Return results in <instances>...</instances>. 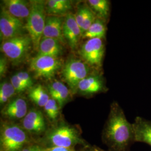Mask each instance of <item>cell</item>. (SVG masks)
I'll return each mask as SVG.
<instances>
[{
	"mask_svg": "<svg viewBox=\"0 0 151 151\" xmlns=\"http://www.w3.org/2000/svg\"><path fill=\"white\" fill-rule=\"evenodd\" d=\"M62 67V61L60 57L36 55L30 62V70L37 79H51Z\"/></svg>",
	"mask_w": 151,
	"mask_h": 151,
	"instance_id": "8992f818",
	"label": "cell"
},
{
	"mask_svg": "<svg viewBox=\"0 0 151 151\" xmlns=\"http://www.w3.org/2000/svg\"><path fill=\"white\" fill-rule=\"evenodd\" d=\"M84 151H97L96 149V146L92 147H88V148L84 150Z\"/></svg>",
	"mask_w": 151,
	"mask_h": 151,
	"instance_id": "4dcf8cb0",
	"label": "cell"
},
{
	"mask_svg": "<svg viewBox=\"0 0 151 151\" xmlns=\"http://www.w3.org/2000/svg\"><path fill=\"white\" fill-rule=\"evenodd\" d=\"M102 139L110 151H129L135 142L133 124L119 104L113 101L102 133Z\"/></svg>",
	"mask_w": 151,
	"mask_h": 151,
	"instance_id": "6da1fadb",
	"label": "cell"
},
{
	"mask_svg": "<svg viewBox=\"0 0 151 151\" xmlns=\"http://www.w3.org/2000/svg\"><path fill=\"white\" fill-rule=\"evenodd\" d=\"M33 48L29 34H24L2 42L1 51L14 65L20 64L26 60Z\"/></svg>",
	"mask_w": 151,
	"mask_h": 151,
	"instance_id": "5b68a950",
	"label": "cell"
},
{
	"mask_svg": "<svg viewBox=\"0 0 151 151\" xmlns=\"http://www.w3.org/2000/svg\"><path fill=\"white\" fill-rule=\"evenodd\" d=\"M45 148L38 145H31L25 147L21 151H45Z\"/></svg>",
	"mask_w": 151,
	"mask_h": 151,
	"instance_id": "f1b7e54d",
	"label": "cell"
},
{
	"mask_svg": "<svg viewBox=\"0 0 151 151\" xmlns=\"http://www.w3.org/2000/svg\"><path fill=\"white\" fill-rule=\"evenodd\" d=\"M30 11L25 24L26 31L32 42L33 49L38 51L40 42L43 37L44 29L47 17L45 1L32 0Z\"/></svg>",
	"mask_w": 151,
	"mask_h": 151,
	"instance_id": "7a4b0ae2",
	"label": "cell"
},
{
	"mask_svg": "<svg viewBox=\"0 0 151 151\" xmlns=\"http://www.w3.org/2000/svg\"><path fill=\"white\" fill-rule=\"evenodd\" d=\"M4 7L12 16L22 22L27 20L30 11V2L24 0H5L2 1Z\"/></svg>",
	"mask_w": 151,
	"mask_h": 151,
	"instance_id": "9a60e30c",
	"label": "cell"
},
{
	"mask_svg": "<svg viewBox=\"0 0 151 151\" xmlns=\"http://www.w3.org/2000/svg\"><path fill=\"white\" fill-rule=\"evenodd\" d=\"M11 82L4 81L0 85V103L1 105L8 103L9 100L16 93Z\"/></svg>",
	"mask_w": 151,
	"mask_h": 151,
	"instance_id": "cb8c5ba5",
	"label": "cell"
},
{
	"mask_svg": "<svg viewBox=\"0 0 151 151\" xmlns=\"http://www.w3.org/2000/svg\"><path fill=\"white\" fill-rule=\"evenodd\" d=\"M10 82L15 91L17 92H22L29 89V87L26 84L24 83L16 74L11 77Z\"/></svg>",
	"mask_w": 151,
	"mask_h": 151,
	"instance_id": "484cf974",
	"label": "cell"
},
{
	"mask_svg": "<svg viewBox=\"0 0 151 151\" xmlns=\"http://www.w3.org/2000/svg\"><path fill=\"white\" fill-rule=\"evenodd\" d=\"M90 68L87 63L78 59L68 60L62 68L65 81L73 91L77 90L79 83L88 76Z\"/></svg>",
	"mask_w": 151,
	"mask_h": 151,
	"instance_id": "52a82bcc",
	"label": "cell"
},
{
	"mask_svg": "<svg viewBox=\"0 0 151 151\" xmlns=\"http://www.w3.org/2000/svg\"><path fill=\"white\" fill-rule=\"evenodd\" d=\"M135 142L144 143L151 147V121L137 116L133 123Z\"/></svg>",
	"mask_w": 151,
	"mask_h": 151,
	"instance_id": "2e32d148",
	"label": "cell"
},
{
	"mask_svg": "<svg viewBox=\"0 0 151 151\" xmlns=\"http://www.w3.org/2000/svg\"><path fill=\"white\" fill-rule=\"evenodd\" d=\"M72 8V1L70 0H48L45 1L47 14L50 16L67 15Z\"/></svg>",
	"mask_w": 151,
	"mask_h": 151,
	"instance_id": "d6986e66",
	"label": "cell"
},
{
	"mask_svg": "<svg viewBox=\"0 0 151 151\" xmlns=\"http://www.w3.org/2000/svg\"><path fill=\"white\" fill-rule=\"evenodd\" d=\"M16 75L24 83L26 84L29 88H31L33 85V81L30 75L27 72H19L16 73Z\"/></svg>",
	"mask_w": 151,
	"mask_h": 151,
	"instance_id": "4316f807",
	"label": "cell"
},
{
	"mask_svg": "<svg viewBox=\"0 0 151 151\" xmlns=\"http://www.w3.org/2000/svg\"><path fill=\"white\" fill-rule=\"evenodd\" d=\"M62 43L54 38H42L39 45L37 56H51L60 57L63 52Z\"/></svg>",
	"mask_w": 151,
	"mask_h": 151,
	"instance_id": "ac0fdd59",
	"label": "cell"
},
{
	"mask_svg": "<svg viewBox=\"0 0 151 151\" xmlns=\"http://www.w3.org/2000/svg\"><path fill=\"white\" fill-rule=\"evenodd\" d=\"M45 142L48 147L73 148L77 145L85 143L76 128L65 123L58 124L49 130L45 136Z\"/></svg>",
	"mask_w": 151,
	"mask_h": 151,
	"instance_id": "3957f363",
	"label": "cell"
},
{
	"mask_svg": "<svg viewBox=\"0 0 151 151\" xmlns=\"http://www.w3.org/2000/svg\"><path fill=\"white\" fill-rule=\"evenodd\" d=\"M24 22L12 16L1 7L0 14V37L2 42L22 35L26 30Z\"/></svg>",
	"mask_w": 151,
	"mask_h": 151,
	"instance_id": "9c48e42d",
	"label": "cell"
},
{
	"mask_svg": "<svg viewBox=\"0 0 151 151\" xmlns=\"http://www.w3.org/2000/svg\"><path fill=\"white\" fill-rule=\"evenodd\" d=\"M44 108L50 119L54 120L57 118L60 113V107L58 103L53 99L50 98Z\"/></svg>",
	"mask_w": 151,
	"mask_h": 151,
	"instance_id": "d4e9b609",
	"label": "cell"
},
{
	"mask_svg": "<svg viewBox=\"0 0 151 151\" xmlns=\"http://www.w3.org/2000/svg\"><path fill=\"white\" fill-rule=\"evenodd\" d=\"M96 151H104L103 149H101V148H99L97 147H96Z\"/></svg>",
	"mask_w": 151,
	"mask_h": 151,
	"instance_id": "1f68e13d",
	"label": "cell"
},
{
	"mask_svg": "<svg viewBox=\"0 0 151 151\" xmlns=\"http://www.w3.org/2000/svg\"><path fill=\"white\" fill-rule=\"evenodd\" d=\"M77 90L82 94L88 95L106 91L105 79L100 74L88 76L80 82Z\"/></svg>",
	"mask_w": 151,
	"mask_h": 151,
	"instance_id": "7c38bea8",
	"label": "cell"
},
{
	"mask_svg": "<svg viewBox=\"0 0 151 151\" xmlns=\"http://www.w3.org/2000/svg\"><path fill=\"white\" fill-rule=\"evenodd\" d=\"M7 70V60L6 57L1 56L0 59V76L4 77Z\"/></svg>",
	"mask_w": 151,
	"mask_h": 151,
	"instance_id": "83f0119b",
	"label": "cell"
},
{
	"mask_svg": "<svg viewBox=\"0 0 151 151\" xmlns=\"http://www.w3.org/2000/svg\"><path fill=\"white\" fill-rule=\"evenodd\" d=\"M64 19L60 16H47L42 38H54L65 43L63 35V24Z\"/></svg>",
	"mask_w": 151,
	"mask_h": 151,
	"instance_id": "5bb4252c",
	"label": "cell"
},
{
	"mask_svg": "<svg viewBox=\"0 0 151 151\" xmlns=\"http://www.w3.org/2000/svg\"><path fill=\"white\" fill-rule=\"evenodd\" d=\"M27 113V102L22 97L9 102L1 110L2 115L10 119H23Z\"/></svg>",
	"mask_w": 151,
	"mask_h": 151,
	"instance_id": "4fadbf2b",
	"label": "cell"
},
{
	"mask_svg": "<svg viewBox=\"0 0 151 151\" xmlns=\"http://www.w3.org/2000/svg\"><path fill=\"white\" fill-rule=\"evenodd\" d=\"M22 127L27 132L40 134L46 130V124L42 113L37 109L30 110L22 120Z\"/></svg>",
	"mask_w": 151,
	"mask_h": 151,
	"instance_id": "8fae6325",
	"label": "cell"
},
{
	"mask_svg": "<svg viewBox=\"0 0 151 151\" xmlns=\"http://www.w3.org/2000/svg\"><path fill=\"white\" fill-rule=\"evenodd\" d=\"M105 52L104 39L100 38L88 39L79 50L80 55L85 62L96 68L101 67Z\"/></svg>",
	"mask_w": 151,
	"mask_h": 151,
	"instance_id": "ba28073f",
	"label": "cell"
},
{
	"mask_svg": "<svg viewBox=\"0 0 151 151\" xmlns=\"http://www.w3.org/2000/svg\"><path fill=\"white\" fill-rule=\"evenodd\" d=\"M106 22L99 18H97L86 32L83 34L82 38L88 39L94 38H100L104 39L106 37Z\"/></svg>",
	"mask_w": 151,
	"mask_h": 151,
	"instance_id": "603a6c76",
	"label": "cell"
},
{
	"mask_svg": "<svg viewBox=\"0 0 151 151\" xmlns=\"http://www.w3.org/2000/svg\"><path fill=\"white\" fill-rule=\"evenodd\" d=\"M88 4L92 11L99 18L106 22L110 12V2L108 0H89Z\"/></svg>",
	"mask_w": 151,
	"mask_h": 151,
	"instance_id": "44dd1931",
	"label": "cell"
},
{
	"mask_svg": "<svg viewBox=\"0 0 151 151\" xmlns=\"http://www.w3.org/2000/svg\"><path fill=\"white\" fill-rule=\"evenodd\" d=\"M28 142L27 132L22 127L11 122H1L0 151H21Z\"/></svg>",
	"mask_w": 151,
	"mask_h": 151,
	"instance_id": "277c9868",
	"label": "cell"
},
{
	"mask_svg": "<svg viewBox=\"0 0 151 151\" xmlns=\"http://www.w3.org/2000/svg\"><path fill=\"white\" fill-rule=\"evenodd\" d=\"M45 151H76L73 148L61 147H47Z\"/></svg>",
	"mask_w": 151,
	"mask_h": 151,
	"instance_id": "f546056e",
	"label": "cell"
},
{
	"mask_svg": "<svg viewBox=\"0 0 151 151\" xmlns=\"http://www.w3.org/2000/svg\"><path fill=\"white\" fill-rule=\"evenodd\" d=\"M63 35L65 41L73 50L77 48L80 39L82 38L81 29L76 22L75 14L71 12L65 15L64 19Z\"/></svg>",
	"mask_w": 151,
	"mask_h": 151,
	"instance_id": "30bf717a",
	"label": "cell"
},
{
	"mask_svg": "<svg viewBox=\"0 0 151 151\" xmlns=\"http://www.w3.org/2000/svg\"><path fill=\"white\" fill-rule=\"evenodd\" d=\"M75 16L76 22L81 29L82 35L97 19L91 7L85 4L78 7Z\"/></svg>",
	"mask_w": 151,
	"mask_h": 151,
	"instance_id": "e0dca14e",
	"label": "cell"
},
{
	"mask_svg": "<svg viewBox=\"0 0 151 151\" xmlns=\"http://www.w3.org/2000/svg\"><path fill=\"white\" fill-rule=\"evenodd\" d=\"M28 96L32 102L40 107H44L50 99L48 91L40 85L32 87L29 92Z\"/></svg>",
	"mask_w": 151,
	"mask_h": 151,
	"instance_id": "7402d4cb",
	"label": "cell"
},
{
	"mask_svg": "<svg viewBox=\"0 0 151 151\" xmlns=\"http://www.w3.org/2000/svg\"><path fill=\"white\" fill-rule=\"evenodd\" d=\"M48 91L50 96L55 100L62 108L67 101L70 91L63 83L58 80H54L48 86Z\"/></svg>",
	"mask_w": 151,
	"mask_h": 151,
	"instance_id": "ffe728a7",
	"label": "cell"
}]
</instances>
